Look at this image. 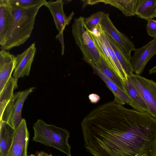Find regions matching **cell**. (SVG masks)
Segmentation results:
<instances>
[{
	"mask_svg": "<svg viewBox=\"0 0 156 156\" xmlns=\"http://www.w3.org/2000/svg\"><path fill=\"white\" fill-rule=\"evenodd\" d=\"M148 34L154 38H156V20L153 19L148 21L146 27Z\"/></svg>",
	"mask_w": 156,
	"mask_h": 156,
	"instance_id": "484cf974",
	"label": "cell"
},
{
	"mask_svg": "<svg viewBox=\"0 0 156 156\" xmlns=\"http://www.w3.org/2000/svg\"><path fill=\"white\" fill-rule=\"evenodd\" d=\"M56 38L58 40L61 44L62 48L61 54L62 55H63L64 54L65 49L63 32L58 33L56 36Z\"/></svg>",
	"mask_w": 156,
	"mask_h": 156,
	"instance_id": "4316f807",
	"label": "cell"
},
{
	"mask_svg": "<svg viewBox=\"0 0 156 156\" xmlns=\"http://www.w3.org/2000/svg\"><path fill=\"white\" fill-rule=\"evenodd\" d=\"M72 32L75 42L82 52L83 59L89 65H98L101 58L90 31L84 23L83 17L75 19Z\"/></svg>",
	"mask_w": 156,
	"mask_h": 156,
	"instance_id": "277c9868",
	"label": "cell"
},
{
	"mask_svg": "<svg viewBox=\"0 0 156 156\" xmlns=\"http://www.w3.org/2000/svg\"><path fill=\"white\" fill-rule=\"evenodd\" d=\"M84 146L93 156H156V119L114 100L83 119Z\"/></svg>",
	"mask_w": 156,
	"mask_h": 156,
	"instance_id": "6da1fadb",
	"label": "cell"
},
{
	"mask_svg": "<svg viewBox=\"0 0 156 156\" xmlns=\"http://www.w3.org/2000/svg\"><path fill=\"white\" fill-rule=\"evenodd\" d=\"M36 51L34 42L22 53L16 56V63L13 77L18 79L29 75Z\"/></svg>",
	"mask_w": 156,
	"mask_h": 156,
	"instance_id": "30bf717a",
	"label": "cell"
},
{
	"mask_svg": "<svg viewBox=\"0 0 156 156\" xmlns=\"http://www.w3.org/2000/svg\"><path fill=\"white\" fill-rule=\"evenodd\" d=\"M13 20L11 5L7 0H0V44L3 42Z\"/></svg>",
	"mask_w": 156,
	"mask_h": 156,
	"instance_id": "5bb4252c",
	"label": "cell"
},
{
	"mask_svg": "<svg viewBox=\"0 0 156 156\" xmlns=\"http://www.w3.org/2000/svg\"><path fill=\"white\" fill-rule=\"evenodd\" d=\"M0 156H6L12 144L15 129L6 122L0 121Z\"/></svg>",
	"mask_w": 156,
	"mask_h": 156,
	"instance_id": "9a60e30c",
	"label": "cell"
},
{
	"mask_svg": "<svg viewBox=\"0 0 156 156\" xmlns=\"http://www.w3.org/2000/svg\"><path fill=\"white\" fill-rule=\"evenodd\" d=\"M29 133L25 120L15 130L13 141L6 156H28L27 146Z\"/></svg>",
	"mask_w": 156,
	"mask_h": 156,
	"instance_id": "9c48e42d",
	"label": "cell"
},
{
	"mask_svg": "<svg viewBox=\"0 0 156 156\" xmlns=\"http://www.w3.org/2000/svg\"><path fill=\"white\" fill-rule=\"evenodd\" d=\"M38 155L39 156H53L51 154H48V153L42 151L39 152L38 154Z\"/></svg>",
	"mask_w": 156,
	"mask_h": 156,
	"instance_id": "f546056e",
	"label": "cell"
},
{
	"mask_svg": "<svg viewBox=\"0 0 156 156\" xmlns=\"http://www.w3.org/2000/svg\"><path fill=\"white\" fill-rule=\"evenodd\" d=\"M149 73L150 74L154 73H156V66L151 69L149 71Z\"/></svg>",
	"mask_w": 156,
	"mask_h": 156,
	"instance_id": "4dcf8cb0",
	"label": "cell"
},
{
	"mask_svg": "<svg viewBox=\"0 0 156 156\" xmlns=\"http://www.w3.org/2000/svg\"><path fill=\"white\" fill-rule=\"evenodd\" d=\"M104 33L118 60L127 76L133 74L134 73L131 64V58L127 55L111 37L104 32Z\"/></svg>",
	"mask_w": 156,
	"mask_h": 156,
	"instance_id": "e0dca14e",
	"label": "cell"
},
{
	"mask_svg": "<svg viewBox=\"0 0 156 156\" xmlns=\"http://www.w3.org/2000/svg\"><path fill=\"white\" fill-rule=\"evenodd\" d=\"M86 2H84L83 3V7L84 8L87 5H93L94 4H96L99 2H102V0H87L84 1Z\"/></svg>",
	"mask_w": 156,
	"mask_h": 156,
	"instance_id": "f1b7e54d",
	"label": "cell"
},
{
	"mask_svg": "<svg viewBox=\"0 0 156 156\" xmlns=\"http://www.w3.org/2000/svg\"><path fill=\"white\" fill-rule=\"evenodd\" d=\"M102 30L111 37L127 55L131 58V54L135 48L134 43L115 26L108 13H104L100 23Z\"/></svg>",
	"mask_w": 156,
	"mask_h": 156,
	"instance_id": "52a82bcc",
	"label": "cell"
},
{
	"mask_svg": "<svg viewBox=\"0 0 156 156\" xmlns=\"http://www.w3.org/2000/svg\"><path fill=\"white\" fill-rule=\"evenodd\" d=\"M96 30L99 32V36L105 43L110 57L115 66L117 72V75L123 81L128 79V76L123 69L118 60L115 53L109 43L107 40L104 31L102 30L99 24L96 28Z\"/></svg>",
	"mask_w": 156,
	"mask_h": 156,
	"instance_id": "44dd1931",
	"label": "cell"
},
{
	"mask_svg": "<svg viewBox=\"0 0 156 156\" xmlns=\"http://www.w3.org/2000/svg\"><path fill=\"white\" fill-rule=\"evenodd\" d=\"M128 77L146 103L149 114L156 119V83L134 73Z\"/></svg>",
	"mask_w": 156,
	"mask_h": 156,
	"instance_id": "8992f818",
	"label": "cell"
},
{
	"mask_svg": "<svg viewBox=\"0 0 156 156\" xmlns=\"http://www.w3.org/2000/svg\"><path fill=\"white\" fill-rule=\"evenodd\" d=\"M34 136L32 140L56 148L70 156L71 147L68 142L69 133L66 129L38 119L34 124Z\"/></svg>",
	"mask_w": 156,
	"mask_h": 156,
	"instance_id": "3957f363",
	"label": "cell"
},
{
	"mask_svg": "<svg viewBox=\"0 0 156 156\" xmlns=\"http://www.w3.org/2000/svg\"><path fill=\"white\" fill-rule=\"evenodd\" d=\"M130 61L135 74L140 75L151 58L156 54V38L143 47L135 48Z\"/></svg>",
	"mask_w": 156,
	"mask_h": 156,
	"instance_id": "ba28073f",
	"label": "cell"
},
{
	"mask_svg": "<svg viewBox=\"0 0 156 156\" xmlns=\"http://www.w3.org/2000/svg\"><path fill=\"white\" fill-rule=\"evenodd\" d=\"M96 66L100 69L107 77L114 82L122 90L126 92L123 81L106 65L101 58L100 62Z\"/></svg>",
	"mask_w": 156,
	"mask_h": 156,
	"instance_id": "603a6c76",
	"label": "cell"
},
{
	"mask_svg": "<svg viewBox=\"0 0 156 156\" xmlns=\"http://www.w3.org/2000/svg\"><path fill=\"white\" fill-rule=\"evenodd\" d=\"M16 63V56L2 49L0 51V92L12 77Z\"/></svg>",
	"mask_w": 156,
	"mask_h": 156,
	"instance_id": "7c38bea8",
	"label": "cell"
},
{
	"mask_svg": "<svg viewBox=\"0 0 156 156\" xmlns=\"http://www.w3.org/2000/svg\"><path fill=\"white\" fill-rule=\"evenodd\" d=\"M35 89L32 87L16 92L6 106L0 121L7 122L15 130L23 119L21 114L24 103Z\"/></svg>",
	"mask_w": 156,
	"mask_h": 156,
	"instance_id": "5b68a950",
	"label": "cell"
},
{
	"mask_svg": "<svg viewBox=\"0 0 156 156\" xmlns=\"http://www.w3.org/2000/svg\"><path fill=\"white\" fill-rule=\"evenodd\" d=\"M123 84L126 93L133 103L134 110L149 114L146 103L128 77L127 80L123 81Z\"/></svg>",
	"mask_w": 156,
	"mask_h": 156,
	"instance_id": "2e32d148",
	"label": "cell"
},
{
	"mask_svg": "<svg viewBox=\"0 0 156 156\" xmlns=\"http://www.w3.org/2000/svg\"><path fill=\"white\" fill-rule=\"evenodd\" d=\"M135 15L148 21L156 17V0H138Z\"/></svg>",
	"mask_w": 156,
	"mask_h": 156,
	"instance_id": "ac0fdd59",
	"label": "cell"
},
{
	"mask_svg": "<svg viewBox=\"0 0 156 156\" xmlns=\"http://www.w3.org/2000/svg\"><path fill=\"white\" fill-rule=\"evenodd\" d=\"M28 156H38V155H36L33 154H31L30 155H28Z\"/></svg>",
	"mask_w": 156,
	"mask_h": 156,
	"instance_id": "1f68e13d",
	"label": "cell"
},
{
	"mask_svg": "<svg viewBox=\"0 0 156 156\" xmlns=\"http://www.w3.org/2000/svg\"><path fill=\"white\" fill-rule=\"evenodd\" d=\"M11 5L23 9H28L34 6L44 5L45 0H7Z\"/></svg>",
	"mask_w": 156,
	"mask_h": 156,
	"instance_id": "d4e9b609",
	"label": "cell"
},
{
	"mask_svg": "<svg viewBox=\"0 0 156 156\" xmlns=\"http://www.w3.org/2000/svg\"><path fill=\"white\" fill-rule=\"evenodd\" d=\"M88 98L90 102L93 104H96L99 101L100 98L97 94H91L88 96Z\"/></svg>",
	"mask_w": 156,
	"mask_h": 156,
	"instance_id": "83f0119b",
	"label": "cell"
},
{
	"mask_svg": "<svg viewBox=\"0 0 156 156\" xmlns=\"http://www.w3.org/2000/svg\"><path fill=\"white\" fill-rule=\"evenodd\" d=\"M104 13L102 11H99L88 17H83L84 23L89 31L93 32L95 30L97 26L100 24Z\"/></svg>",
	"mask_w": 156,
	"mask_h": 156,
	"instance_id": "cb8c5ba5",
	"label": "cell"
},
{
	"mask_svg": "<svg viewBox=\"0 0 156 156\" xmlns=\"http://www.w3.org/2000/svg\"><path fill=\"white\" fill-rule=\"evenodd\" d=\"M17 81L18 79L12 77L0 92V119L6 106L14 95V90L18 87Z\"/></svg>",
	"mask_w": 156,
	"mask_h": 156,
	"instance_id": "ffe728a7",
	"label": "cell"
},
{
	"mask_svg": "<svg viewBox=\"0 0 156 156\" xmlns=\"http://www.w3.org/2000/svg\"><path fill=\"white\" fill-rule=\"evenodd\" d=\"M90 65L92 68L94 72L104 81L112 92L115 97L114 101H115L122 105L126 104L129 105L133 108H134L133 103L126 92L107 77L97 66L94 65Z\"/></svg>",
	"mask_w": 156,
	"mask_h": 156,
	"instance_id": "4fadbf2b",
	"label": "cell"
},
{
	"mask_svg": "<svg viewBox=\"0 0 156 156\" xmlns=\"http://www.w3.org/2000/svg\"><path fill=\"white\" fill-rule=\"evenodd\" d=\"M138 1V0H102V2L117 8L128 17L135 15Z\"/></svg>",
	"mask_w": 156,
	"mask_h": 156,
	"instance_id": "d6986e66",
	"label": "cell"
},
{
	"mask_svg": "<svg viewBox=\"0 0 156 156\" xmlns=\"http://www.w3.org/2000/svg\"><path fill=\"white\" fill-rule=\"evenodd\" d=\"M11 5L14 20L3 42L0 44L2 49L6 51L21 45L30 38L34 27L36 16L42 6L39 5L23 9Z\"/></svg>",
	"mask_w": 156,
	"mask_h": 156,
	"instance_id": "7a4b0ae2",
	"label": "cell"
},
{
	"mask_svg": "<svg viewBox=\"0 0 156 156\" xmlns=\"http://www.w3.org/2000/svg\"><path fill=\"white\" fill-rule=\"evenodd\" d=\"M63 4V0H58L47 1L44 5L50 11L58 33L63 32L66 26L69 24L74 14L72 12L67 16L64 12Z\"/></svg>",
	"mask_w": 156,
	"mask_h": 156,
	"instance_id": "8fae6325",
	"label": "cell"
},
{
	"mask_svg": "<svg viewBox=\"0 0 156 156\" xmlns=\"http://www.w3.org/2000/svg\"><path fill=\"white\" fill-rule=\"evenodd\" d=\"M89 31L101 57L104 60L106 65L117 75V72L115 66L105 43L99 36V32L98 35H96Z\"/></svg>",
	"mask_w": 156,
	"mask_h": 156,
	"instance_id": "7402d4cb",
	"label": "cell"
}]
</instances>
